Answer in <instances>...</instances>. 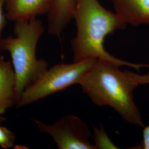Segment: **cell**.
I'll use <instances>...</instances> for the list:
<instances>
[{
	"mask_svg": "<svg viewBox=\"0 0 149 149\" xmlns=\"http://www.w3.org/2000/svg\"><path fill=\"white\" fill-rule=\"evenodd\" d=\"M120 66L108 60L96 59L79 85L96 106L110 107L129 124L144 128L134 97V91L140 85L137 74L122 71Z\"/></svg>",
	"mask_w": 149,
	"mask_h": 149,
	"instance_id": "6da1fadb",
	"label": "cell"
},
{
	"mask_svg": "<svg viewBox=\"0 0 149 149\" xmlns=\"http://www.w3.org/2000/svg\"><path fill=\"white\" fill-rule=\"evenodd\" d=\"M73 18L76 26V36L71 40L74 61L103 59L136 70L143 68V64L114 57L104 47L108 35L126 27L127 24L116 13L106 10L98 0H77Z\"/></svg>",
	"mask_w": 149,
	"mask_h": 149,
	"instance_id": "7a4b0ae2",
	"label": "cell"
},
{
	"mask_svg": "<svg viewBox=\"0 0 149 149\" xmlns=\"http://www.w3.org/2000/svg\"><path fill=\"white\" fill-rule=\"evenodd\" d=\"M13 31L14 37L2 39L1 50L11 55L17 103L25 89L48 69V64L44 59H38L36 54L38 41L44 32L42 22L36 18L16 22Z\"/></svg>",
	"mask_w": 149,
	"mask_h": 149,
	"instance_id": "3957f363",
	"label": "cell"
},
{
	"mask_svg": "<svg viewBox=\"0 0 149 149\" xmlns=\"http://www.w3.org/2000/svg\"><path fill=\"white\" fill-rule=\"evenodd\" d=\"M96 59L55 65L23 92L18 107L32 104L74 85H80Z\"/></svg>",
	"mask_w": 149,
	"mask_h": 149,
	"instance_id": "277c9868",
	"label": "cell"
},
{
	"mask_svg": "<svg viewBox=\"0 0 149 149\" xmlns=\"http://www.w3.org/2000/svg\"><path fill=\"white\" fill-rule=\"evenodd\" d=\"M39 130L49 135L59 149H96L90 141L91 132L81 118L69 114L53 124H48L34 119Z\"/></svg>",
	"mask_w": 149,
	"mask_h": 149,
	"instance_id": "5b68a950",
	"label": "cell"
},
{
	"mask_svg": "<svg viewBox=\"0 0 149 149\" xmlns=\"http://www.w3.org/2000/svg\"><path fill=\"white\" fill-rule=\"evenodd\" d=\"M77 0H49L47 13L49 34L59 36L73 19Z\"/></svg>",
	"mask_w": 149,
	"mask_h": 149,
	"instance_id": "8992f818",
	"label": "cell"
},
{
	"mask_svg": "<svg viewBox=\"0 0 149 149\" xmlns=\"http://www.w3.org/2000/svg\"><path fill=\"white\" fill-rule=\"evenodd\" d=\"M116 13L126 24L134 27L149 26V0H111Z\"/></svg>",
	"mask_w": 149,
	"mask_h": 149,
	"instance_id": "52a82bcc",
	"label": "cell"
},
{
	"mask_svg": "<svg viewBox=\"0 0 149 149\" xmlns=\"http://www.w3.org/2000/svg\"><path fill=\"white\" fill-rule=\"evenodd\" d=\"M49 0H6V18L16 22L47 13Z\"/></svg>",
	"mask_w": 149,
	"mask_h": 149,
	"instance_id": "ba28073f",
	"label": "cell"
},
{
	"mask_svg": "<svg viewBox=\"0 0 149 149\" xmlns=\"http://www.w3.org/2000/svg\"><path fill=\"white\" fill-rule=\"evenodd\" d=\"M17 103L16 76L11 61L0 58V115Z\"/></svg>",
	"mask_w": 149,
	"mask_h": 149,
	"instance_id": "9c48e42d",
	"label": "cell"
},
{
	"mask_svg": "<svg viewBox=\"0 0 149 149\" xmlns=\"http://www.w3.org/2000/svg\"><path fill=\"white\" fill-rule=\"evenodd\" d=\"M93 139L96 149H119L111 141L102 125L100 128L94 126Z\"/></svg>",
	"mask_w": 149,
	"mask_h": 149,
	"instance_id": "30bf717a",
	"label": "cell"
},
{
	"mask_svg": "<svg viewBox=\"0 0 149 149\" xmlns=\"http://www.w3.org/2000/svg\"><path fill=\"white\" fill-rule=\"evenodd\" d=\"M15 136L13 132L5 127L0 125V147L3 149H10L13 146Z\"/></svg>",
	"mask_w": 149,
	"mask_h": 149,
	"instance_id": "8fae6325",
	"label": "cell"
},
{
	"mask_svg": "<svg viewBox=\"0 0 149 149\" xmlns=\"http://www.w3.org/2000/svg\"><path fill=\"white\" fill-rule=\"evenodd\" d=\"M6 0H0V50H1V44L2 40V33L5 27L6 23V15L4 13V7L5 6Z\"/></svg>",
	"mask_w": 149,
	"mask_h": 149,
	"instance_id": "7c38bea8",
	"label": "cell"
},
{
	"mask_svg": "<svg viewBox=\"0 0 149 149\" xmlns=\"http://www.w3.org/2000/svg\"><path fill=\"white\" fill-rule=\"evenodd\" d=\"M133 149H149V123L146 127H144L143 140L140 145Z\"/></svg>",
	"mask_w": 149,
	"mask_h": 149,
	"instance_id": "4fadbf2b",
	"label": "cell"
},
{
	"mask_svg": "<svg viewBox=\"0 0 149 149\" xmlns=\"http://www.w3.org/2000/svg\"><path fill=\"white\" fill-rule=\"evenodd\" d=\"M139 82L140 85H147L149 84V74H145V75H138Z\"/></svg>",
	"mask_w": 149,
	"mask_h": 149,
	"instance_id": "5bb4252c",
	"label": "cell"
},
{
	"mask_svg": "<svg viewBox=\"0 0 149 149\" xmlns=\"http://www.w3.org/2000/svg\"><path fill=\"white\" fill-rule=\"evenodd\" d=\"M4 120H5V118L2 117V116L0 115V123L2 122H3Z\"/></svg>",
	"mask_w": 149,
	"mask_h": 149,
	"instance_id": "9a60e30c",
	"label": "cell"
},
{
	"mask_svg": "<svg viewBox=\"0 0 149 149\" xmlns=\"http://www.w3.org/2000/svg\"><path fill=\"white\" fill-rule=\"evenodd\" d=\"M145 68H149V64H145Z\"/></svg>",
	"mask_w": 149,
	"mask_h": 149,
	"instance_id": "2e32d148",
	"label": "cell"
}]
</instances>
